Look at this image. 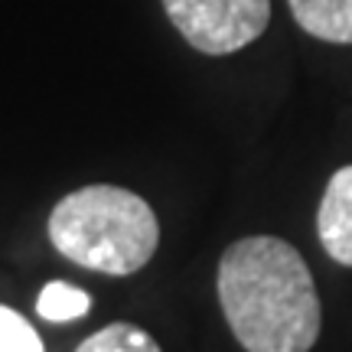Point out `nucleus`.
I'll use <instances>...</instances> for the list:
<instances>
[{
  "mask_svg": "<svg viewBox=\"0 0 352 352\" xmlns=\"http://www.w3.org/2000/svg\"><path fill=\"white\" fill-rule=\"evenodd\" d=\"M219 303L245 352H310L320 297L303 254L274 235L232 241L215 274Z\"/></svg>",
  "mask_w": 352,
  "mask_h": 352,
  "instance_id": "f257e3e1",
  "label": "nucleus"
},
{
  "mask_svg": "<svg viewBox=\"0 0 352 352\" xmlns=\"http://www.w3.org/2000/svg\"><path fill=\"white\" fill-rule=\"evenodd\" d=\"M52 248L95 274L127 277L140 271L160 245V222L151 202L121 186H82L50 212Z\"/></svg>",
  "mask_w": 352,
  "mask_h": 352,
  "instance_id": "f03ea898",
  "label": "nucleus"
},
{
  "mask_svg": "<svg viewBox=\"0 0 352 352\" xmlns=\"http://www.w3.org/2000/svg\"><path fill=\"white\" fill-rule=\"evenodd\" d=\"M164 10L179 36L206 56L245 50L271 23V0H164Z\"/></svg>",
  "mask_w": 352,
  "mask_h": 352,
  "instance_id": "7ed1b4c3",
  "label": "nucleus"
},
{
  "mask_svg": "<svg viewBox=\"0 0 352 352\" xmlns=\"http://www.w3.org/2000/svg\"><path fill=\"white\" fill-rule=\"evenodd\" d=\"M316 235L333 261L352 267V166H340L329 176L316 212Z\"/></svg>",
  "mask_w": 352,
  "mask_h": 352,
  "instance_id": "20e7f679",
  "label": "nucleus"
},
{
  "mask_svg": "<svg viewBox=\"0 0 352 352\" xmlns=\"http://www.w3.org/2000/svg\"><path fill=\"white\" fill-rule=\"evenodd\" d=\"M287 7L303 33L323 43L352 46V0H287Z\"/></svg>",
  "mask_w": 352,
  "mask_h": 352,
  "instance_id": "39448f33",
  "label": "nucleus"
},
{
  "mask_svg": "<svg viewBox=\"0 0 352 352\" xmlns=\"http://www.w3.org/2000/svg\"><path fill=\"white\" fill-rule=\"evenodd\" d=\"M91 310V297L82 287H72L65 280H52L39 290L36 297V314L46 323H72Z\"/></svg>",
  "mask_w": 352,
  "mask_h": 352,
  "instance_id": "423d86ee",
  "label": "nucleus"
},
{
  "mask_svg": "<svg viewBox=\"0 0 352 352\" xmlns=\"http://www.w3.org/2000/svg\"><path fill=\"white\" fill-rule=\"evenodd\" d=\"M76 352H164V349L147 329L134 327V323H108L98 333H91Z\"/></svg>",
  "mask_w": 352,
  "mask_h": 352,
  "instance_id": "0eeeda50",
  "label": "nucleus"
},
{
  "mask_svg": "<svg viewBox=\"0 0 352 352\" xmlns=\"http://www.w3.org/2000/svg\"><path fill=\"white\" fill-rule=\"evenodd\" d=\"M0 352H46L30 320L3 303H0Z\"/></svg>",
  "mask_w": 352,
  "mask_h": 352,
  "instance_id": "6e6552de",
  "label": "nucleus"
}]
</instances>
